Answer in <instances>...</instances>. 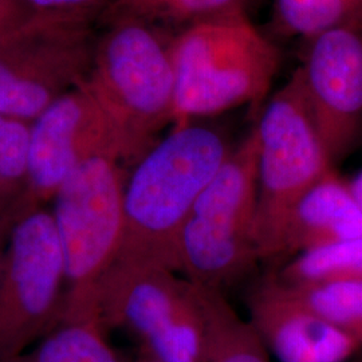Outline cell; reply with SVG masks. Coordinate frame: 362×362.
Returning <instances> with one entry per match:
<instances>
[{
	"label": "cell",
	"instance_id": "cell-10",
	"mask_svg": "<svg viewBox=\"0 0 362 362\" xmlns=\"http://www.w3.org/2000/svg\"><path fill=\"white\" fill-rule=\"evenodd\" d=\"M100 155L117 156L125 163L113 125L90 93L79 85L30 124L26 212L47 207L71 172Z\"/></svg>",
	"mask_w": 362,
	"mask_h": 362
},
{
	"label": "cell",
	"instance_id": "cell-21",
	"mask_svg": "<svg viewBox=\"0 0 362 362\" xmlns=\"http://www.w3.org/2000/svg\"><path fill=\"white\" fill-rule=\"evenodd\" d=\"M22 13L86 15L100 18L112 0H10Z\"/></svg>",
	"mask_w": 362,
	"mask_h": 362
},
{
	"label": "cell",
	"instance_id": "cell-12",
	"mask_svg": "<svg viewBox=\"0 0 362 362\" xmlns=\"http://www.w3.org/2000/svg\"><path fill=\"white\" fill-rule=\"evenodd\" d=\"M248 322L278 362H346L361 345L300 302L276 274L247 288Z\"/></svg>",
	"mask_w": 362,
	"mask_h": 362
},
{
	"label": "cell",
	"instance_id": "cell-6",
	"mask_svg": "<svg viewBox=\"0 0 362 362\" xmlns=\"http://www.w3.org/2000/svg\"><path fill=\"white\" fill-rule=\"evenodd\" d=\"M104 327L134 337L158 362L207 361V322L199 286L170 269L117 259L98 286Z\"/></svg>",
	"mask_w": 362,
	"mask_h": 362
},
{
	"label": "cell",
	"instance_id": "cell-3",
	"mask_svg": "<svg viewBox=\"0 0 362 362\" xmlns=\"http://www.w3.org/2000/svg\"><path fill=\"white\" fill-rule=\"evenodd\" d=\"M170 38L140 23L100 27L81 83L116 130L127 165L136 164L172 125L175 77Z\"/></svg>",
	"mask_w": 362,
	"mask_h": 362
},
{
	"label": "cell",
	"instance_id": "cell-13",
	"mask_svg": "<svg viewBox=\"0 0 362 362\" xmlns=\"http://www.w3.org/2000/svg\"><path fill=\"white\" fill-rule=\"evenodd\" d=\"M362 236V211L336 168L290 208L272 245L270 260Z\"/></svg>",
	"mask_w": 362,
	"mask_h": 362
},
{
	"label": "cell",
	"instance_id": "cell-7",
	"mask_svg": "<svg viewBox=\"0 0 362 362\" xmlns=\"http://www.w3.org/2000/svg\"><path fill=\"white\" fill-rule=\"evenodd\" d=\"M100 34L86 15L22 13L0 30V116L31 124L85 82Z\"/></svg>",
	"mask_w": 362,
	"mask_h": 362
},
{
	"label": "cell",
	"instance_id": "cell-1",
	"mask_svg": "<svg viewBox=\"0 0 362 362\" xmlns=\"http://www.w3.org/2000/svg\"><path fill=\"white\" fill-rule=\"evenodd\" d=\"M233 146L220 128L199 121L158 139L128 173L118 259L175 272L181 228Z\"/></svg>",
	"mask_w": 362,
	"mask_h": 362
},
{
	"label": "cell",
	"instance_id": "cell-20",
	"mask_svg": "<svg viewBox=\"0 0 362 362\" xmlns=\"http://www.w3.org/2000/svg\"><path fill=\"white\" fill-rule=\"evenodd\" d=\"M285 285L300 302L353 337L362 348V281Z\"/></svg>",
	"mask_w": 362,
	"mask_h": 362
},
{
	"label": "cell",
	"instance_id": "cell-17",
	"mask_svg": "<svg viewBox=\"0 0 362 362\" xmlns=\"http://www.w3.org/2000/svg\"><path fill=\"white\" fill-rule=\"evenodd\" d=\"M6 362H125L110 346L100 321H67Z\"/></svg>",
	"mask_w": 362,
	"mask_h": 362
},
{
	"label": "cell",
	"instance_id": "cell-24",
	"mask_svg": "<svg viewBox=\"0 0 362 362\" xmlns=\"http://www.w3.org/2000/svg\"><path fill=\"white\" fill-rule=\"evenodd\" d=\"M136 362H158L153 360V358H151V357H146V356H143L141 358H139Z\"/></svg>",
	"mask_w": 362,
	"mask_h": 362
},
{
	"label": "cell",
	"instance_id": "cell-19",
	"mask_svg": "<svg viewBox=\"0 0 362 362\" xmlns=\"http://www.w3.org/2000/svg\"><path fill=\"white\" fill-rule=\"evenodd\" d=\"M30 124L0 116V220L26 214Z\"/></svg>",
	"mask_w": 362,
	"mask_h": 362
},
{
	"label": "cell",
	"instance_id": "cell-5",
	"mask_svg": "<svg viewBox=\"0 0 362 362\" xmlns=\"http://www.w3.org/2000/svg\"><path fill=\"white\" fill-rule=\"evenodd\" d=\"M127 167L117 156L91 157L71 172L52 197L49 209L65 262L62 322L100 321L98 286L122 245Z\"/></svg>",
	"mask_w": 362,
	"mask_h": 362
},
{
	"label": "cell",
	"instance_id": "cell-11",
	"mask_svg": "<svg viewBox=\"0 0 362 362\" xmlns=\"http://www.w3.org/2000/svg\"><path fill=\"white\" fill-rule=\"evenodd\" d=\"M299 70L318 134L336 167L362 134V30L337 28L305 42Z\"/></svg>",
	"mask_w": 362,
	"mask_h": 362
},
{
	"label": "cell",
	"instance_id": "cell-25",
	"mask_svg": "<svg viewBox=\"0 0 362 362\" xmlns=\"http://www.w3.org/2000/svg\"><path fill=\"white\" fill-rule=\"evenodd\" d=\"M3 27H4V26H1V25H0V30H1V28H3Z\"/></svg>",
	"mask_w": 362,
	"mask_h": 362
},
{
	"label": "cell",
	"instance_id": "cell-4",
	"mask_svg": "<svg viewBox=\"0 0 362 362\" xmlns=\"http://www.w3.org/2000/svg\"><path fill=\"white\" fill-rule=\"evenodd\" d=\"M258 136L255 127L233 146L181 228L175 272L226 294L260 263L255 242Z\"/></svg>",
	"mask_w": 362,
	"mask_h": 362
},
{
	"label": "cell",
	"instance_id": "cell-22",
	"mask_svg": "<svg viewBox=\"0 0 362 362\" xmlns=\"http://www.w3.org/2000/svg\"><path fill=\"white\" fill-rule=\"evenodd\" d=\"M11 226H13V221L0 220V263H1L6 246H7V239H8V233L11 230Z\"/></svg>",
	"mask_w": 362,
	"mask_h": 362
},
{
	"label": "cell",
	"instance_id": "cell-16",
	"mask_svg": "<svg viewBox=\"0 0 362 362\" xmlns=\"http://www.w3.org/2000/svg\"><path fill=\"white\" fill-rule=\"evenodd\" d=\"M272 25L303 42L337 28L362 30V0H272Z\"/></svg>",
	"mask_w": 362,
	"mask_h": 362
},
{
	"label": "cell",
	"instance_id": "cell-9",
	"mask_svg": "<svg viewBox=\"0 0 362 362\" xmlns=\"http://www.w3.org/2000/svg\"><path fill=\"white\" fill-rule=\"evenodd\" d=\"M65 262L49 207L15 220L0 263V362L8 361L65 314Z\"/></svg>",
	"mask_w": 362,
	"mask_h": 362
},
{
	"label": "cell",
	"instance_id": "cell-15",
	"mask_svg": "<svg viewBox=\"0 0 362 362\" xmlns=\"http://www.w3.org/2000/svg\"><path fill=\"white\" fill-rule=\"evenodd\" d=\"M199 290L207 322L206 362H272L252 325L235 311L226 294L203 286Z\"/></svg>",
	"mask_w": 362,
	"mask_h": 362
},
{
	"label": "cell",
	"instance_id": "cell-8",
	"mask_svg": "<svg viewBox=\"0 0 362 362\" xmlns=\"http://www.w3.org/2000/svg\"><path fill=\"white\" fill-rule=\"evenodd\" d=\"M258 136V196L255 242L260 262L290 208L325 175L336 168L318 134L300 70L267 100L255 125Z\"/></svg>",
	"mask_w": 362,
	"mask_h": 362
},
{
	"label": "cell",
	"instance_id": "cell-23",
	"mask_svg": "<svg viewBox=\"0 0 362 362\" xmlns=\"http://www.w3.org/2000/svg\"><path fill=\"white\" fill-rule=\"evenodd\" d=\"M349 187L351 194L362 211V169L353 180L349 181Z\"/></svg>",
	"mask_w": 362,
	"mask_h": 362
},
{
	"label": "cell",
	"instance_id": "cell-2",
	"mask_svg": "<svg viewBox=\"0 0 362 362\" xmlns=\"http://www.w3.org/2000/svg\"><path fill=\"white\" fill-rule=\"evenodd\" d=\"M175 77L172 125L248 105L259 112L279 69V50L248 15L189 27L169 42Z\"/></svg>",
	"mask_w": 362,
	"mask_h": 362
},
{
	"label": "cell",
	"instance_id": "cell-18",
	"mask_svg": "<svg viewBox=\"0 0 362 362\" xmlns=\"http://www.w3.org/2000/svg\"><path fill=\"white\" fill-rule=\"evenodd\" d=\"M276 275L296 286L362 281V236L296 255Z\"/></svg>",
	"mask_w": 362,
	"mask_h": 362
},
{
	"label": "cell",
	"instance_id": "cell-14",
	"mask_svg": "<svg viewBox=\"0 0 362 362\" xmlns=\"http://www.w3.org/2000/svg\"><path fill=\"white\" fill-rule=\"evenodd\" d=\"M252 0H112L98 26L119 22L140 23L175 37L189 27L247 15Z\"/></svg>",
	"mask_w": 362,
	"mask_h": 362
}]
</instances>
